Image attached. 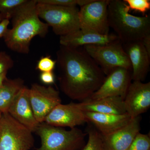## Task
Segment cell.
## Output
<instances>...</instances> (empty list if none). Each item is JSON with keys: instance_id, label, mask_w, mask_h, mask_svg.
I'll return each instance as SVG.
<instances>
[{"instance_id": "ba28073f", "label": "cell", "mask_w": 150, "mask_h": 150, "mask_svg": "<svg viewBox=\"0 0 150 150\" xmlns=\"http://www.w3.org/2000/svg\"><path fill=\"white\" fill-rule=\"evenodd\" d=\"M110 0H92L80 7L79 11L80 29L101 35L109 34L108 7Z\"/></svg>"}, {"instance_id": "5bb4252c", "label": "cell", "mask_w": 150, "mask_h": 150, "mask_svg": "<svg viewBox=\"0 0 150 150\" xmlns=\"http://www.w3.org/2000/svg\"><path fill=\"white\" fill-rule=\"evenodd\" d=\"M122 45L131 62L132 81H144L149 71L150 55L142 40L123 43Z\"/></svg>"}, {"instance_id": "f546056e", "label": "cell", "mask_w": 150, "mask_h": 150, "mask_svg": "<svg viewBox=\"0 0 150 150\" xmlns=\"http://www.w3.org/2000/svg\"><path fill=\"white\" fill-rule=\"evenodd\" d=\"M7 73H4V74H0V86L2 85L4 81L7 78Z\"/></svg>"}, {"instance_id": "2e32d148", "label": "cell", "mask_w": 150, "mask_h": 150, "mask_svg": "<svg viewBox=\"0 0 150 150\" xmlns=\"http://www.w3.org/2000/svg\"><path fill=\"white\" fill-rule=\"evenodd\" d=\"M119 40L114 33L101 35L94 33L86 32L80 29L60 36L61 46L79 48L87 45H102Z\"/></svg>"}, {"instance_id": "6da1fadb", "label": "cell", "mask_w": 150, "mask_h": 150, "mask_svg": "<svg viewBox=\"0 0 150 150\" xmlns=\"http://www.w3.org/2000/svg\"><path fill=\"white\" fill-rule=\"evenodd\" d=\"M78 48L60 46L56 62L61 91L71 99L82 102L99 88L106 76L83 49Z\"/></svg>"}, {"instance_id": "7c38bea8", "label": "cell", "mask_w": 150, "mask_h": 150, "mask_svg": "<svg viewBox=\"0 0 150 150\" xmlns=\"http://www.w3.org/2000/svg\"><path fill=\"white\" fill-rule=\"evenodd\" d=\"M45 123L55 127H69L70 129L87 123L84 112L77 103L58 105L46 117Z\"/></svg>"}, {"instance_id": "8992f818", "label": "cell", "mask_w": 150, "mask_h": 150, "mask_svg": "<svg viewBox=\"0 0 150 150\" xmlns=\"http://www.w3.org/2000/svg\"><path fill=\"white\" fill-rule=\"evenodd\" d=\"M34 144L32 131L8 112L3 113L0 122V150H30Z\"/></svg>"}, {"instance_id": "52a82bcc", "label": "cell", "mask_w": 150, "mask_h": 150, "mask_svg": "<svg viewBox=\"0 0 150 150\" xmlns=\"http://www.w3.org/2000/svg\"><path fill=\"white\" fill-rule=\"evenodd\" d=\"M83 49L99 66L105 76L117 67L131 71V62L120 40L105 45H87L83 46Z\"/></svg>"}, {"instance_id": "3957f363", "label": "cell", "mask_w": 150, "mask_h": 150, "mask_svg": "<svg viewBox=\"0 0 150 150\" xmlns=\"http://www.w3.org/2000/svg\"><path fill=\"white\" fill-rule=\"evenodd\" d=\"M129 11L124 1L110 0L108 7L109 27L122 43L142 40L150 34L149 16H136Z\"/></svg>"}, {"instance_id": "30bf717a", "label": "cell", "mask_w": 150, "mask_h": 150, "mask_svg": "<svg viewBox=\"0 0 150 150\" xmlns=\"http://www.w3.org/2000/svg\"><path fill=\"white\" fill-rule=\"evenodd\" d=\"M131 81V70L123 67L114 68L106 75L102 85L89 99L120 97L124 99Z\"/></svg>"}, {"instance_id": "1f68e13d", "label": "cell", "mask_w": 150, "mask_h": 150, "mask_svg": "<svg viewBox=\"0 0 150 150\" xmlns=\"http://www.w3.org/2000/svg\"><path fill=\"white\" fill-rule=\"evenodd\" d=\"M3 113L0 111V122H1V119Z\"/></svg>"}, {"instance_id": "83f0119b", "label": "cell", "mask_w": 150, "mask_h": 150, "mask_svg": "<svg viewBox=\"0 0 150 150\" xmlns=\"http://www.w3.org/2000/svg\"><path fill=\"white\" fill-rule=\"evenodd\" d=\"M10 19L6 18L4 19L0 22V38L4 37L5 35L7 30L8 29V27Z\"/></svg>"}, {"instance_id": "9a60e30c", "label": "cell", "mask_w": 150, "mask_h": 150, "mask_svg": "<svg viewBox=\"0 0 150 150\" xmlns=\"http://www.w3.org/2000/svg\"><path fill=\"white\" fill-rule=\"evenodd\" d=\"M8 112L15 120L33 133L35 132L40 124L33 111L28 97V88L25 86L16 97Z\"/></svg>"}, {"instance_id": "4316f807", "label": "cell", "mask_w": 150, "mask_h": 150, "mask_svg": "<svg viewBox=\"0 0 150 150\" xmlns=\"http://www.w3.org/2000/svg\"><path fill=\"white\" fill-rule=\"evenodd\" d=\"M41 82L46 85H51L55 83V76L53 72H41L40 75Z\"/></svg>"}, {"instance_id": "7a4b0ae2", "label": "cell", "mask_w": 150, "mask_h": 150, "mask_svg": "<svg viewBox=\"0 0 150 150\" xmlns=\"http://www.w3.org/2000/svg\"><path fill=\"white\" fill-rule=\"evenodd\" d=\"M36 4V0H28L11 18L12 27L8 29L3 38L6 46L12 51L28 54L33 38L44 37L48 33L49 26L40 20Z\"/></svg>"}, {"instance_id": "277c9868", "label": "cell", "mask_w": 150, "mask_h": 150, "mask_svg": "<svg viewBox=\"0 0 150 150\" xmlns=\"http://www.w3.org/2000/svg\"><path fill=\"white\" fill-rule=\"evenodd\" d=\"M35 133L40 137L37 150H83L87 133L78 128L67 130L47 123H40Z\"/></svg>"}, {"instance_id": "d6986e66", "label": "cell", "mask_w": 150, "mask_h": 150, "mask_svg": "<svg viewBox=\"0 0 150 150\" xmlns=\"http://www.w3.org/2000/svg\"><path fill=\"white\" fill-rule=\"evenodd\" d=\"M25 86L24 81L21 78H7L0 86V111L8 112L9 108L18 94Z\"/></svg>"}, {"instance_id": "603a6c76", "label": "cell", "mask_w": 150, "mask_h": 150, "mask_svg": "<svg viewBox=\"0 0 150 150\" xmlns=\"http://www.w3.org/2000/svg\"><path fill=\"white\" fill-rule=\"evenodd\" d=\"M150 149L149 136L139 132L134 138L128 150H150Z\"/></svg>"}, {"instance_id": "5b68a950", "label": "cell", "mask_w": 150, "mask_h": 150, "mask_svg": "<svg viewBox=\"0 0 150 150\" xmlns=\"http://www.w3.org/2000/svg\"><path fill=\"white\" fill-rule=\"evenodd\" d=\"M38 14L52 28L56 35L63 36L80 29L77 7H66L37 2Z\"/></svg>"}, {"instance_id": "f1b7e54d", "label": "cell", "mask_w": 150, "mask_h": 150, "mask_svg": "<svg viewBox=\"0 0 150 150\" xmlns=\"http://www.w3.org/2000/svg\"><path fill=\"white\" fill-rule=\"evenodd\" d=\"M142 41L148 54L150 55V34L145 36Z\"/></svg>"}, {"instance_id": "d4e9b609", "label": "cell", "mask_w": 150, "mask_h": 150, "mask_svg": "<svg viewBox=\"0 0 150 150\" xmlns=\"http://www.w3.org/2000/svg\"><path fill=\"white\" fill-rule=\"evenodd\" d=\"M56 65V61L53 60L50 56H43L38 62L36 69L41 72H53Z\"/></svg>"}, {"instance_id": "cb8c5ba5", "label": "cell", "mask_w": 150, "mask_h": 150, "mask_svg": "<svg viewBox=\"0 0 150 150\" xmlns=\"http://www.w3.org/2000/svg\"><path fill=\"white\" fill-rule=\"evenodd\" d=\"M129 9L140 12L144 14L150 9V1L149 0H124Z\"/></svg>"}, {"instance_id": "4fadbf2b", "label": "cell", "mask_w": 150, "mask_h": 150, "mask_svg": "<svg viewBox=\"0 0 150 150\" xmlns=\"http://www.w3.org/2000/svg\"><path fill=\"white\" fill-rule=\"evenodd\" d=\"M140 121V116L132 118L126 126L110 134L101 135L103 150H128L139 133Z\"/></svg>"}, {"instance_id": "4dcf8cb0", "label": "cell", "mask_w": 150, "mask_h": 150, "mask_svg": "<svg viewBox=\"0 0 150 150\" xmlns=\"http://www.w3.org/2000/svg\"><path fill=\"white\" fill-rule=\"evenodd\" d=\"M5 18L4 17V16L1 14L0 13V22L2 21Z\"/></svg>"}, {"instance_id": "9c48e42d", "label": "cell", "mask_w": 150, "mask_h": 150, "mask_svg": "<svg viewBox=\"0 0 150 150\" xmlns=\"http://www.w3.org/2000/svg\"><path fill=\"white\" fill-rule=\"evenodd\" d=\"M28 97L35 118L39 123L45 122L50 112L62 103L59 91L51 86L33 83L28 88Z\"/></svg>"}, {"instance_id": "ffe728a7", "label": "cell", "mask_w": 150, "mask_h": 150, "mask_svg": "<svg viewBox=\"0 0 150 150\" xmlns=\"http://www.w3.org/2000/svg\"><path fill=\"white\" fill-rule=\"evenodd\" d=\"M28 0H0V13L10 19L16 11Z\"/></svg>"}, {"instance_id": "8fae6325", "label": "cell", "mask_w": 150, "mask_h": 150, "mask_svg": "<svg viewBox=\"0 0 150 150\" xmlns=\"http://www.w3.org/2000/svg\"><path fill=\"white\" fill-rule=\"evenodd\" d=\"M125 110L134 118L146 112L150 107V82L133 81L124 99Z\"/></svg>"}, {"instance_id": "484cf974", "label": "cell", "mask_w": 150, "mask_h": 150, "mask_svg": "<svg viewBox=\"0 0 150 150\" xmlns=\"http://www.w3.org/2000/svg\"><path fill=\"white\" fill-rule=\"evenodd\" d=\"M14 66V62L10 56L5 51L0 52V74L7 73Z\"/></svg>"}, {"instance_id": "7402d4cb", "label": "cell", "mask_w": 150, "mask_h": 150, "mask_svg": "<svg viewBox=\"0 0 150 150\" xmlns=\"http://www.w3.org/2000/svg\"><path fill=\"white\" fill-rule=\"evenodd\" d=\"M37 2L51 5L66 7L83 6L92 0H36Z\"/></svg>"}, {"instance_id": "ac0fdd59", "label": "cell", "mask_w": 150, "mask_h": 150, "mask_svg": "<svg viewBox=\"0 0 150 150\" xmlns=\"http://www.w3.org/2000/svg\"><path fill=\"white\" fill-rule=\"evenodd\" d=\"M84 112L123 114L127 113L124 99L120 97H111L96 100L87 99L77 103Z\"/></svg>"}, {"instance_id": "e0dca14e", "label": "cell", "mask_w": 150, "mask_h": 150, "mask_svg": "<svg viewBox=\"0 0 150 150\" xmlns=\"http://www.w3.org/2000/svg\"><path fill=\"white\" fill-rule=\"evenodd\" d=\"M84 113L87 123H91L101 135H107L118 130L127 125L132 119L127 113L115 114L84 112Z\"/></svg>"}, {"instance_id": "44dd1931", "label": "cell", "mask_w": 150, "mask_h": 150, "mask_svg": "<svg viewBox=\"0 0 150 150\" xmlns=\"http://www.w3.org/2000/svg\"><path fill=\"white\" fill-rule=\"evenodd\" d=\"M87 133L88 140L83 150H103L101 135L96 129L91 126Z\"/></svg>"}]
</instances>
